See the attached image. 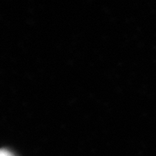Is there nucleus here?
<instances>
[{"mask_svg":"<svg viewBox=\"0 0 156 156\" xmlns=\"http://www.w3.org/2000/svg\"><path fill=\"white\" fill-rule=\"evenodd\" d=\"M0 156H15L10 151L5 149H0Z\"/></svg>","mask_w":156,"mask_h":156,"instance_id":"obj_1","label":"nucleus"}]
</instances>
